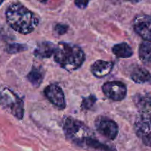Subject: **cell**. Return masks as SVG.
I'll list each match as a JSON object with an SVG mask.
<instances>
[{"label": "cell", "instance_id": "cell-11", "mask_svg": "<svg viewBox=\"0 0 151 151\" xmlns=\"http://www.w3.org/2000/svg\"><path fill=\"white\" fill-rule=\"evenodd\" d=\"M136 107L142 113L151 111V93H139L133 97Z\"/></svg>", "mask_w": 151, "mask_h": 151}, {"label": "cell", "instance_id": "cell-6", "mask_svg": "<svg viewBox=\"0 0 151 151\" xmlns=\"http://www.w3.org/2000/svg\"><path fill=\"white\" fill-rule=\"evenodd\" d=\"M96 130L97 132L109 140H114L119 133V127L113 119L103 116H99L96 119Z\"/></svg>", "mask_w": 151, "mask_h": 151}, {"label": "cell", "instance_id": "cell-13", "mask_svg": "<svg viewBox=\"0 0 151 151\" xmlns=\"http://www.w3.org/2000/svg\"><path fill=\"white\" fill-rule=\"evenodd\" d=\"M131 78L137 83H144L150 81V74L147 69L141 66H137L131 73Z\"/></svg>", "mask_w": 151, "mask_h": 151}, {"label": "cell", "instance_id": "cell-22", "mask_svg": "<svg viewBox=\"0 0 151 151\" xmlns=\"http://www.w3.org/2000/svg\"><path fill=\"white\" fill-rule=\"evenodd\" d=\"M38 1L41 3H46L47 1H48V0H38Z\"/></svg>", "mask_w": 151, "mask_h": 151}, {"label": "cell", "instance_id": "cell-2", "mask_svg": "<svg viewBox=\"0 0 151 151\" xmlns=\"http://www.w3.org/2000/svg\"><path fill=\"white\" fill-rule=\"evenodd\" d=\"M53 57L62 69L69 72L78 70L86 60L85 53L81 47L65 42L56 46Z\"/></svg>", "mask_w": 151, "mask_h": 151}, {"label": "cell", "instance_id": "cell-14", "mask_svg": "<svg viewBox=\"0 0 151 151\" xmlns=\"http://www.w3.org/2000/svg\"><path fill=\"white\" fill-rule=\"evenodd\" d=\"M112 52L114 55L119 58H128L134 55L131 46L125 42L115 44L112 47Z\"/></svg>", "mask_w": 151, "mask_h": 151}, {"label": "cell", "instance_id": "cell-5", "mask_svg": "<svg viewBox=\"0 0 151 151\" xmlns=\"http://www.w3.org/2000/svg\"><path fill=\"white\" fill-rule=\"evenodd\" d=\"M136 134L145 145L151 147V114L142 113L134 122Z\"/></svg>", "mask_w": 151, "mask_h": 151}, {"label": "cell", "instance_id": "cell-21", "mask_svg": "<svg viewBox=\"0 0 151 151\" xmlns=\"http://www.w3.org/2000/svg\"><path fill=\"white\" fill-rule=\"evenodd\" d=\"M125 1H128L129 2L133 3V4H137V3H139L141 1V0H125Z\"/></svg>", "mask_w": 151, "mask_h": 151}, {"label": "cell", "instance_id": "cell-3", "mask_svg": "<svg viewBox=\"0 0 151 151\" xmlns=\"http://www.w3.org/2000/svg\"><path fill=\"white\" fill-rule=\"evenodd\" d=\"M63 131L68 140L83 149L95 137L94 133L85 123L71 116L66 117L63 120Z\"/></svg>", "mask_w": 151, "mask_h": 151}, {"label": "cell", "instance_id": "cell-19", "mask_svg": "<svg viewBox=\"0 0 151 151\" xmlns=\"http://www.w3.org/2000/svg\"><path fill=\"white\" fill-rule=\"evenodd\" d=\"M55 30L58 35H63L68 30V26L62 24H58L55 27Z\"/></svg>", "mask_w": 151, "mask_h": 151}, {"label": "cell", "instance_id": "cell-1", "mask_svg": "<svg viewBox=\"0 0 151 151\" xmlns=\"http://www.w3.org/2000/svg\"><path fill=\"white\" fill-rule=\"evenodd\" d=\"M5 16L9 26L21 34L31 33L39 24L37 15L21 3L10 4L6 10Z\"/></svg>", "mask_w": 151, "mask_h": 151}, {"label": "cell", "instance_id": "cell-16", "mask_svg": "<svg viewBox=\"0 0 151 151\" xmlns=\"http://www.w3.org/2000/svg\"><path fill=\"white\" fill-rule=\"evenodd\" d=\"M28 81L35 87H38L43 82L44 78V72L41 67L33 66L30 72L28 73Z\"/></svg>", "mask_w": 151, "mask_h": 151}, {"label": "cell", "instance_id": "cell-18", "mask_svg": "<svg viewBox=\"0 0 151 151\" xmlns=\"http://www.w3.org/2000/svg\"><path fill=\"white\" fill-rule=\"evenodd\" d=\"M27 50V47L24 44H13L7 46L6 51L8 53H10V54H13V53L21 52L25 51Z\"/></svg>", "mask_w": 151, "mask_h": 151}, {"label": "cell", "instance_id": "cell-7", "mask_svg": "<svg viewBox=\"0 0 151 151\" xmlns=\"http://www.w3.org/2000/svg\"><path fill=\"white\" fill-rule=\"evenodd\" d=\"M103 92L108 98L114 101L124 100L127 94L126 86L119 81H110L103 84Z\"/></svg>", "mask_w": 151, "mask_h": 151}, {"label": "cell", "instance_id": "cell-12", "mask_svg": "<svg viewBox=\"0 0 151 151\" xmlns=\"http://www.w3.org/2000/svg\"><path fill=\"white\" fill-rule=\"evenodd\" d=\"M55 47L54 44L50 41H43L37 45L33 54L35 57L40 58H50L54 54Z\"/></svg>", "mask_w": 151, "mask_h": 151}, {"label": "cell", "instance_id": "cell-10", "mask_svg": "<svg viewBox=\"0 0 151 151\" xmlns=\"http://www.w3.org/2000/svg\"><path fill=\"white\" fill-rule=\"evenodd\" d=\"M114 68V63L111 61H106L97 60L91 64V72L97 78H103L107 76Z\"/></svg>", "mask_w": 151, "mask_h": 151}, {"label": "cell", "instance_id": "cell-20", "mask_svg": "<svg viewBox=\"0 0 151 151\" xmlns=\"http://www.w3.org/2000/svg\"><path fill=\"white\" fill-rule=\"evenodd\" d=\"M91 0H75V4L79 9H85Z\"/></svg>", "mask_w": 151, "mask_h": 151}, {"label": "cell", "instance_id": "cell-8", "mask_svg": "<svg viewBox=\"0 0 151 151\" xmlns=\"http://www.w3.org/2000/svg\"><path fill=\"white\" fill-rule=\"evenodd\" d=\"M44 93L49 101L58 109L63 110L66 108V103L64 93L60 86L55 83L50 84L46 87Z\"/></svg>", "mask_w": 151, "mask_h": 151}, {"label": "cell", "instance_id": "cell-17", "mask_svg": "<svg viewBox=\"0 0 151 151\" xmlns=\"http://www.w3.org/2000/svg\"><path fill=\"white\" fill-rule=\"evenodd\" d=\"M96 101H97V97L92 94L89 95L88 97H83L82 103H81V109L83 111L90 110L91 109H92Z\"/></svg>", "mask_w": 151, "mask_h": 151}, {"label": "cell", "instance_id": "cell-4", "mask_svg": "<svg viewBox=\"0 0 151 151\" xmlns=\"http://www.w3.org/2000/svg\"><path fill=\"white\" fill-rule=\"evenodd\" d=\"M0 106L16 119H22L24 118L23 100L5 86H0Z\"/></svg>", "mask_w": 151, "mask_h": 151}, {"label": "cell", "instance_id": "cell-15", "mask_svg": "<svg viewBox=\"0 0 151 151\" xmlns=\"http://www.w3.org/2000/svg\"><path fill=\"white\" fill-rule=\"evenodd\" d=\"M139 56L143 63L151 68V41H145L140 44Z\"/></svg>", "mask_w": 151, "mask_h": 151}, {"label": "cell", "instance_id": "cell-9", "mask_svg": "<svg viewBox=\"0 0 151 151\" xmlns=\"http://www.w3.org/2000/svg\"><path fill=\"white\" fill-rule=\"evenodd\" d=\"M134 29L145 41H151V16L139 15L134 19Z\"/></svg>", "mask_w": 151, "mask_h": 151}, {"label": "cell", "instance_id": "cell-24", "mask_svg": "<svg viewBox=\"0 0 151 151\" xmlns=\"http://www.w3.org/2000/svg\"><path fill=\"white\" fill-rule=\"evenodd\" d=\"M4 0H0V6H1V4H2V3L4 2Z\"/></svg>", "mask_w": 151, "mask_h": 151}, {"label": "cell", "instance_id": "cell-23", "mask_svg": "<svg viewBox=\"0 0 151 151\" xmlns=\"http://www.w3.org/2000/svg\"><path fill=\"white\" fill-rule=\"evenodd\" d=\"M111 1V2H114V3H116V2H118V1H119V0H110Z\"/></svg>", "mask_w": 151, "mask_h": 151}]
</instances>
